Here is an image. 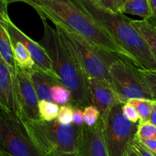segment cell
<instances>
[{
	"label": "cell",
	"mask_w": 156,
	"mask_h": 156,
	"mask_svg": "<svg viewBox=\"0 0 156 156\" xmlns=\"http://www.w3.org/2000/svg\"><path fill=\"white\" fill-rule=\"evenodd\" d=\"M23 2L32 7L40 17L49 19L55 25L66 27L100 50L122 56L134 64L129 54L71 0H24Z\"/></svg>",
	"instance_id": "1"
},
{
	"label": "cell",
	"mask_w": 156,
	"mask_h": 156,
	"mask_svg": "<svg viewBox=\"0 0 156 156\" xmlns=\"http://www.w3.org/2000/svg\"><path fill=\"white\" fill-rule=\"evenodd\" d=\"M104 28L114 41L129 54L137 67L156 70V58L123 13L106 9L94 0H71Z\"/></svg>",
	"instance_id": "2"
},
{
	"label": "cell",
	"mask_w": 156,
	"mask_h": 156,
	"mask_svg": "<svg viewBox=\"0 0 156 156\" xmlns=\"http://www.w3.org/2000/svg\"><path fill=\"white\" fill-rule=\"evenodd\" d=\"M44 33L39 44L44 49L50 58L52 68L61 85L71 94L70 104L72 107H84L91 104L88 94V76L75 58L63 44L56 29H54L41 17Z\"/></svg>",
	"instance_id": "3"
},
{
	"label": "cell",
	"mask_w": 156,
	"mask_h": 156,
	"mask_svg": "<svg viewBox=\"0 0 156 156\" xmlns=\"http://www.w3.org/2000/svg\"><path fill=\"white\" fill-rule=\"evenodd\" d=\"M33 142L44 156L53 153L78 152L83 126L52 121L24 122Z\"/></svg>",
	"instance_id": "4"
},
{
	"label": "cell",
	"mask_w": 156,
	"mask_h": 156,
	"mask_svg": "<svg viewBox=\"0 0 156 156\" xmlns=\"http://www.w3.org/2000/svg\"><path fill=\"white\" fill-rule=\"evenodd\" d=\"M55 26L63 44L83 68L88 78L105 79L110 81L108 67L111 61L119 55L97 48L86 39L66 27L59 25Z\"/></svg>",
	"instance_id": "5"
},
{
	"label": "cell",
	"mask_w": 156,
	"mask_h": 156,
	"mask_svg": "<svg viewBox=\"0 0 156 156\" xmlns=\"http://www.w3.org/2000/svg\"><path fill=\"white\" fill-rule=\"evenodd\" d=\"M0 151L7 156H44L14 112L0 105Z\"/></svg>",
	"instance_id": "6"
},
{
	"label": "cell",
	"mask_w": 156,
	"mask_h": 156,
	"mask_svg": "<svg viewBox=\"0 0 156 156\" xmlns=\"http://www.w3.org/2000/svg\"><path fill=\"white\" fill-rule=\"evenodd\" d=\"M122 106L123 103H118L104 117H100L109 156H127L137 137L139 122H132L126 118Z\"/></svg>",
	"instance_id": "7"
},
{
	"label": "cell",
	"mask_w": 156,
	"mask_h": 156,
	"mask_svg": "<svg viewBox=\"0 0 156 156\" xmlns=\"http://www.w3.org/2000/svg\"><path fill=\"white\" fill-rule=\"evenodd\" d=\"M109 80L122 103L130 99L153 101L152 96L138 73L137 67L130 60L118 56L108 67Z\"/></svg>",
	"instance_id": "8"
},
{
	"label": "cell",
	"mask_w": 156,
	"mask_h": 156,
	"mask_svg": "<svg viewBox=\"0 0 156 156\" xmlns=\"http://www.w3.org/2000/svg\"><path fill=\"white\" fill-rule=\"evenodd\" d=\"M16 114L23 122L40 120L38 103L28 70L16 66V76L13 83Z\"/></svg>",
	"instance_id": "9"
},
{
	"label": "cell",
	"mask_w": 156,
	"mask_h": 156,
	"mask_svg": "<svg viewBox=\"0 0 156 156\" xmlns=\"http://www.w3.org/2000/svg\"><path fill=\"white\" fill-rule=\"evenodd\" d=\"M88 94L91 104L97 107L100 117H104L116 104L122 103L115 94L111 82L105 79L89 78Z\"/></svg>",
	"instance_id": "10"
},
{
	"label": "cell",
	"mask_w": 156,
	"mask_h": 156,
	"mask_svg": "<svg viewBox=\"0 0 156 156\" xmlns=\"http://www.w3.org/2000/svg\"><path fill=\"white\" fill-rule=\"evenodd\" d=\"M7 27H8L10 38L16 39L23 44V45L26 48V49L31 55L34 64H35L34 66L37 67V68L42 70L43 71L48 73V74L57 77L59 80V78L58 77L52 68V64L50 61V58H48L47 53L44 49L41 47V44L33 41L32 39L26 35L22 30L19 29L13 23L10 18H9L7 20Z\"/></svg>",
	"instance_id": "11"
},
{
	"label": "cell",
	"mask_w": 156,
	"mask_h": 156,
	"mask_svg": "<svg viewBox=\"0 0 156 156\" xmlns=\"http://www.w3.org/2000/svg\"><path fill=\"white\" fill-rule=\"evenodd\" d=\"M78 153L80 156H109L105 143L101 118L93 126H83Z\"/></svg>",
	"instance_id": "12"
},
{
	"label": "cell",
	"mask_w": 156,
	"mask_h": 156,
	"mask_svg": "<svg viewBox=\"0 0 156 156\" xmlns=\"http://www.w3.org/2000/svg\"><path fill=\"white\" fill-rule=\"evenodd\" d=\"M9 2V0H0V55L9 67L15 80L16 76V64L7 27V20L9 18L8 12Z\"/></svg>",
	"instance_id": "13"
},
{
	"label": "cell",
	"mask_w": 156,
	"mask_h": 156,
	"mask_svg": "<svg viewBox=\"0 0 156 156\" xmlns=\"http://www.w3.org/2000/svg\"><path fill=\"white\" fill-rule=\"evenodd\" d=\"M14 77L9 67L0 55V105L16 113Z\"/></svg>",
	"instance_id": "14"
},
{
	"label": "cell",
	"mask_w": 156,
	"mask_h": 156,
	"mask_svg": "<svg viewBox=\"0 0 156 156\" xmlns=\"http://www.w3.org/2000/svg\"><path fill=\"white\" fill-rule=\"evenodd\" d=\"M39 101L52 102V89L57 84H61L57 77L48 74L34 66L28 71Z\"/></svg>",
	"instance_id": "15"
},
{
	"label": "cell",
	"mask_w": 156,
	"mask_h": 156,
	"mask_svg": "<svg viewBox=\"0 0 156 156\" xmlns=\"http://www.w3.org/2000/svg\"><path fill=\"white\" fill-rule=\"evenodd\" d=\"M131 24L139 33L144 41L148 44L151 51L156 58V26L149 19L134 20L132 19Z\"/></svg>",
	"instance_id": "16"
},
{
	"label": "cell",
	"mask_w": 156,
	"mask_h": 156,
	"mask_svg": "<svg viewBox=\"0 0 156 156\" xmlns=\"http://www.w3.org/2000/svg\"><path fill=\"white\" fill-rule=\"evenodd\" d=\"M119 12L135 15L143 19H148L152 16L149 0H128L120 9Z\"/></svg>",
	"instance_id": "17"
},
{
	"label": "cell",
	"mask_w": 156,
	"mask_h": 156,
	"mask_svg": "<svg viewBox=\"0 0 156 156\" xmlns=\"http://www.w3.org/2000/svg\"><path fill=\"white\" fill-rule=\"evenodd\" d=\"M10 39L16 66H19L28 71L31 70L35 64L28 51L20 41L13 38Z\"/></svg>",
	"instance_id": "18"
},
{
	"label": "cell",
	"mask_w": 156,
	"mask_h": 156,
	"mask_svg": "<svg viewBox=\"0 0 156 156\" xmlns=\"http://www.w3.org/2000/svg\"><path fill=\"white\" fill-rule=\"evenodd\" d=\"M127 102L133 106L137 111L139 116V122L149 121L151 113V100L145 99H130Z\"/></svg>",
	"instance_id": "19"
},
{
	"label": "cell",
	"mask_w": 156,
	"mask_h": 156,
	"mask_svg": "<svg viewBox=\"0 0 156 156\" xmlns=\"http://www.w3.org/2000/svg\"><path fill=\"white\" fill-rule=\"evenodd\" d=\"M59 106L53 102L41 100L39 101L38 109L40 119L44 121H52L56 119L59 112Z\"/></svg>",
	"instance_id": "20"
},
{
	"label": "cell",
	"mask_w": 156,
	"mask_h": 156,
	"mask_svg": "<svg viewBox=\"0 0 156 156\" xmlns=\"http://www.w3.org/2000/svg\"><path fill=\"white\" fill-rule=\"evenodd\" d=\"M138 73L145 86L152 96L153 101H156V70L137 67Z\"/></svg>",
	"instance_id": "21"
},
{
	"label": "cell",
	"mask_w": 156,
	"mask_h": 156,
	"mask_svg": "<svg viewBox=\"0 0 156 156\" xmlns=\"http://www.w3.org/2000/svg\"><path fill=\"white\" fill-rule=\"evenodd\" d=\"M52 102L60 106L70 104L71 100L70 92L61 84H57L54 86L52 89Z\"/></svg>",
	"instance_id": "22"
},
{
	"label": "cell",
	"mask_w": 156,
	"mask_h": 156,
	"mask_svg": "<svg viewBox=\"0 0 156 156\" xmlns=\"http://www.w3.org/2000/svg\"><path fill=\"white\" fill-rule=\"evenodd\" d=\"M136 136L140 140L156 139V126L150 121L139 122Z\"/></svg>",
	"instance_id": "23"
},
{
	"label": "cell",
	"mask_w": 156,
	"mask_h": 156,
	"mask_svg": "<svg viewBox=\"0 0 156 156\" xmlns=\"http://www.w3.org/2000/svg\"><path fill=\"white\" fill-rule=\"evenodd\" d=\"M100 114L94 105L90 104L83 109V122L86 126H93L98 122Z\"/></svg>",
	"instance_id": "24"
},
{
	"label": "cell",
	"mask_w": 156,
	"mask_h": 156,
	"mask_svg": "<svg viewBox=\"0 0 156 156\" xmlns=\"http://www.w3.org/2000/svg\"><path fill=\"white\" fill-rule=\"evenodd\" d=\"M73 107L70 105L61 106L57 119L62 124L72 123L73 121Z\"/></svg>",
	"instance_id": "25"
},
{
	"label": "cell",
	"mask_w": 156,
	"mask_h": 156,
	"mask_svg": "<svg viewBox=\"0 0 156 156\" xmlns=\"http://www.w3.org/2000/svg\"><path fill=\"white\" fill-rule=\"evenodd\" d=\"M122 112L123 115L127 119L132 122H139V116L137 111L136 110L133 106H132L129 103H124L122 106Z\"/></svg>",
	"instance_id": "26"
},
{
	"label": "cell",
	"mask_w": 156,
	"mask_h": 156,
	"mask_svg": "<svg viewBox=\"0 0 156 156\" xmlns=\"http://www.w3.org/2000/svg\"><path fill=\"white\" fill-rule=\"evenodd\" d=\"M132 148L138 153L139 156H156L150 150H148L137 137L135 139L132 144Z\"/></svg>",
	"instance_id": "27"
},
{
	"label": "cell",
	"mask_w": 156,
	"mask_h": 156,
	"mask_svg": "<svg viewBox=\"0 0 156 156\" xmlns=\"http://www.w3.org/2000/svg\"><path fill=\"white\" fill-rule=\"evenodd\" d=\"M73 109L72 123L76 126L84 125V122H83V109L79 107H73Z\"/></svg>",
	"instance_id": "28"
},
{
	"label": "cell",
	"mask_w": 156,
	"mask_h": 156,
	"mask_svg": "<svg viewBox=\"0 0 156 156\" xmlns=\"http://www.w3.org/2000/svg\"><path fill=\"white\" fill-rule=\"evenodd\" d=\"M94 1L100 5H101L102 7H103V8L106 9L117 12L115 11V0H94Z\"/></svg>",
	"instance_id": "29"
},
{
	"label": "cell",
	"mask_w": 156,
	"mask_h": 156,
	"mask_svg": "<svg viewBox=\"0 0 156 156\" xmlns=\"http://www.w3.org/2000/svg\"><path fill=\"white\" fill-rule=\"evenodd\" d=\"M141 142L148 148V150L151 151L153 154H154L156 155V139H142L140 140Z\"/></svg>",
	"instance_id": "30"
},
{
	"label": "cell",
	"mask_w": 156,
	"mask_h": 156,
	"mask_svg": "<svg viewBox=\"0 0 156 156\" xmlns=\"http://www.w3.org/2000/svg\"><path fill=\"white\" fill-rule=\"evenodd\" d=\"M149 2L150 5H151V12H152V16L148 19L156 26V0H149Z\"/></svg>",
	"instance_id": "31"
},
{
	"label": "cell",
	"mask_w": 156,
	"mask_h": 156,
	"mask_svg": "<svg viewBox=\"0 0 156 156\" xmlns=\"http://www.w3.org/2000/svg\"><path fill=\"white\" fill-rule=\"evenodd\" d=\"M149 121L156 126V101L151 102V113Z\"/></svg>",
	"instance_id": "32"
},
{
	"label": "cell",
	"mask_w": 156,
	"mask_h": 156,
	"mask_svg": "<svg viewBox=\"0 0 156 156\" xmlns=\"http://www.w3.org/2000/svg\"><path fill=\"white\" fill-rule=\"evenodd\" d=\"M128 0H115V11L117 12H119V10L122 8V5L125 4L126 2H127Z\"/></svg>",
	"instance_id": "33"
},
{
	"label": "cell",
	"mask_w": 156,
	"mask_h": 156,
	"mask_svg": "<svg viewBox=\"0 0 156 156\" xmlns=\"http://www.w3.org/2000/svg\"><path fill=\"white\" fill-rule=\"evenodd\" d=\"M46 156H80L78 152L74 153H53Z\"/></svg>",
	"instance_id": "34"
},
{
	"label": "cell",
	"mask_w": 156,
	"mask_h": 156,
	"mask_svg": "<svg viewBox=\"0 0 156 156\" xmlns=\"http://www.w3.org/2000/svg\"><path fill=\"white\" fill-rule=\"evenodd\" d=\"M127 156H139V155L133 148H131L129 151V153L128 154H127Z\"/></svg>",
	"instance_id": "35"
},
{
	"label": "cell",
	"mask_w": 156,
	"mask_h": 156,
	"mask_svg": "<svg viewBox=\"0 0 156 156\" xmlns=\"http://www.w3.org/2000/svg\"><path fill=\"white\" fill-rule=\"evenodd\" d=\"M0 156H7V155H5V154H4L3 153H2L1 151H0Z\"/></svg>",
	"instance_id": "36"
},
{
	"label": "cell",
	"mask_w": 156,
	"mask_h": 156,
	"mask_svg": "<svg viewBox=\"0 0 156 156\" xmlns=\"http://www.w3.org/2000/svg\"><path fill=\"white\" fill-rule=\"evenodd\" d=\"M20 1H22V2H23V1H24V0H20Z\"/></svg>",
	"instance_id": "37"
}]
</instances>
